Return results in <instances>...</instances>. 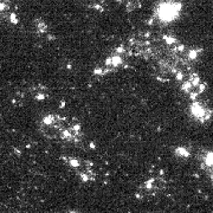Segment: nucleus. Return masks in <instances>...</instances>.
Here are the masks:
<instances>
[{
  "label": "nucleus",
  "instance_id": "obj_1",
  "mask_svg": "<svg viewBox=\"0 0 213 213\" xmlns=\"http://www.w3.org/2000/svg\"><path fill=\"white\" fill-rule=\"evenodd\" d=\"M39 128L41 134L50 140L78 142L82 135L79 124H72L71 121L66 120L65 117L55 114L43 117Z\"/></svg>",
  "mask_w": 213,
  "mask_h": 213
},
{
  "label": "nucleus",
  "instance_id": "obj_2",
  "mask_svg": "<svg viewBox=\"0 0 213 213\" xmlns=\"http://www.w3.org/2000/svg\"><path fill=\"white\" fill-rule=\"evenodd\" d=\"M181 89L187 96L195 99L196 97L200 96L205 91L206 84L201 81V78L196 74L188 72L181 79Z\"/></svg>",
  "mask_w": 213,
  "mask_h": 213
},
{
  "label": "nucleus",
  "instance_id": "obj_3",
  "mask_svg": "<svg viewBox=\"0 0 213 213\" xmlns=\"http://www.w3.org/2000/svg\"><path fill=\"white\" fill-rule=\"evenodd\" d=\"M190 113H191V115L194 120H196L200 123L207 122L212 117L213 114V111L208 107H206L204 103L198 102V101H194L190 105Z\"/></svg>",
  "mask_w": 213,
  "mask_h": 213
},
{
  "label": "nucleus",
  "instance_id": "obj_4",
  "mask_svg": "<svg viewBox=\"0 0 213 213\" xmlns=\"http://www.w3.org/2000/svg\"><path fill=\"white\" fill-rule=\"evenodd\" d=\"M180 11V6L175 5V4H165L160 7L159 12H157V17L161 21L168 23L174 20Z\"/></svg>",
  "mask_w": 213,
  "mask_h": 213
},
{
  "label": "nucleus",
  "instance_id": "obj_5",
  "mask_svg": "<svg viewBox=\"0 0 213 213\" xmlns=\"http://www.w3.org/2000/svg\"><path fill=\"white\" fill-rule=\"evenodd\" d=\"M200 162L202 168L211 171L213 168V151H204L200 154Z\"/></svg>",
  "mask_w": 213,
  "mask_h": 213
},
{
  "label": "nucleus",
  "instance_id": "obj_6",
  "mask_svg": "<svg viewBox=\"0 0 213 213\" xmlns=\"http://www.w3.org/2000/svg\"><path fill=\"white\" fill-rule=\"evenodd\" d=\"M175 154L178 155V156H181V157H188L190 156V152L185 147H178L175 149Z\"/></svg>",
  "mask_w": 213,
  "mask_h": 213
},
{
  "label": "nucleus",
  "instance_id": "obj_7",
  "mask_svg": "<svg viewBox=\"0 0 213 213\" xmlns=\"http://www.w3.org/2000/svg\"><path fill=\"white\" fill-rule=\"evenodd\" d=\"M208 172H210V178H211V180H212V182H213V168L211 171H208Z\"/></svg>",
  "mask_w": 213,
  "mask_h": 213
}]
</instances>
